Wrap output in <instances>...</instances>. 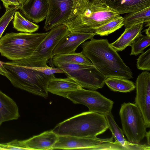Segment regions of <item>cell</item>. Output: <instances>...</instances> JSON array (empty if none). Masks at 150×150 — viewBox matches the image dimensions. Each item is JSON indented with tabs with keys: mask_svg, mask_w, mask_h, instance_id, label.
I'll list each match as a JSON object with an SVG mask.
<instances>
[{
	"mask_svg": "<svg viewBox=\"0 0 150 150\" xmlns=\"http://www.w3.org/2000/svg\"><path fill=\"white\" fill-rule=\"evenodd\" d=\"M113 137L101 139L96 137H81L60 136L53 149H82L89 150L93 147L107 142H113Z\"/></svg>",
	"mask_w": 150,
	"mask_h": 150,
	"instance_id": "7c38bea8",
	"label": "cell"
},
{
	"mask_svg": "<svg viewBox=\"0 0 150 150\" xmlns=\"http://www.w3.org/2000/svg\"><path fill=\"white\" fill-rule=\"evenodd\" d=\"M122 130L128 141L139 144L145 137L147 127L141 112L137 105L123 103L119 112Z\"/></svg>",
	"mask_w": 150,
	"mask_h": 150,
	"instance_id": "52a82bcc",
	"label": "cell"
},
{
	"mask_svg": "<svg viewBox=\"0 0 150 150\" xmlns=\"http://www.w3.org/2000/svg\"><path fill=\"white\" fill-rule=\"evenodd\" d=\"M123 18L124 25L125 28L141 23H150V7L127 13Z\"/></svg>",
	"mask_w": 150,
	"mask_h": 150,
	"instance_id": "44dd1931",
	"label": "cell"
},
{
	"mask_svg": "<svg viewBox=\"0 0 150 150\" xmlns=\"http://www.w3.org/2000/svg\"><path fill=\"white\" fill-rule=\"evenodd\" d=\"M1 5H0V9H1Z\"/></svg>",
	"mask_w": 150,
	"mask_h": 150,
	"instance_id": "8d00e7d4",
	"label": "cell"
},
{
	"mask_svg": "<svg viewBox=\"0 0 150 150\" xmlns=\"http://www.w3.org/2000/svg\"><path fill=\"white\" fill-rule=\"evenodd\" d=\"M82 52L93 65L106 77L132 78L131 69L124 63L107 39H96L81 44Z\"/></svg>",
	"mask_w": 150,
	"mask_h": 150,
	"instance_id": "7a4b0ae2",
	"label": "cell"
},
{
	"mask_svg": "<svg viewBox=\"0 0 150 150\" xmlns=\"http://www.w3.org/2000/svg\"><path fill=\"white\" fill-rule=\"evenodd\" d=\"M30 67L33 70L40 72L49 76L57 73H64V71L60 68L49 67L47 66L42 67Z\"/></svg>",
	"mask_w": 150,
	"mask_h": 150,
	"instance_id": "4dcf8cb0",
	"label": "cell"
},
{
	"mask_svg": "<svg viewBox=\"0 0 150 150\" xmlns=\"http://www.w3.org/2000/svg\"><path fill=\"white\" fill-rule=\"evenodd\" d=\"M123 25V18L119 15L115 18L96 29L94 33L96 35L107 36L120 28Z\"/></svg>",
	"mask_w": 150,
	"mask_h": 150,
	"instance_id": "d4e9b609",
	"label": "cell"
},
{
	"mask_svg": "<svg viewBox=\"0 0 150 150\" xmlns=\"http://www.w3.org/2000/svg\"><path fill=\"white\" fill-rule=\"evenodd\" d=\"M135 104L142 114L146 126L150 127V73L146 71L138 76L136 82Z\"/></svg>",
	"mask_w": 150,
	"mask_h": 150,
	"instance_id": "30bf717a",
	"label": "cell"
},
{
	"mask_svg": "<svg viewBox=\"0 0 150 150\" xmlns=\"http://www.w3.org/2000/svg\"><path fill=\"white\" fill-rule=\"evenodd\" d=\"M89 150H121L125 149L118 141L107 142L91 148Z\"/></svg>",
	"mask_w": 150,
	"mask_h": 150,
	"instance_id": "f1b7e54d",
	"label": "cell"
},
{
	"mask_svg": "<svg viewBox=\"0 0 150 150\" xmlns=\"http://www.w3.org/2000/svg\"><path fill=\"white\" fill-rule=\"evenodd\" d=\"M68 98L75 104L87 107L89 111L105 115L111 112L114 102L95 90L83 88L69 93Z\"/></svg>",
	"mask_w": 150,
	"mask_h": 150,
	"instance_id": "9c48e42d",
	"label": "cell"
},
{
	"mask_svg": "<svg viewBox=\"0 0 150 150\" xmlns=\"http://www.w3.org/2000/svg\"><path fill=\"white\" fill-rule=\"evenodd\" d=\"M59 136L52 130L20 142L22 146L28 150H52Z\"/></svg>",
	"mask_w": 150,
	"mask_h": 150,
	"instance_id": "9a60e30c",
	"label": "cell"
},
{
	"mask_svg": "<svg viewBox=\"0 0 150 150\" xmlns=\"http://www.w3.org/2000/svg\"><path fill=\"white\" fill-rule=\"evenodd\" d=\"M48 8V0H28L19 9L28 20L38 23L45 19Z\"/></svg>",
	"mask_w": 150,
	"mask_h": 150,
	"instance_id": "5bb4252c",
	"label": "cell"
},
{
	"mask_svg": "<svg viewBox=\"0 0 150 150\" xmlns=\"http://www.w3.org/2000/svg\"><path fill=\"white\" fill-rule=\"evenodd\" d=\"M6 9L8 8L9 6H16L20 8L21 4L19 0H1Z\"/></svg>",
	"mask_w": 150,
	"mask_h": 150,
	"instance_id": "1f68e13d",
	"label": "cell"
},
{
	"mask_svg": "<svg viewBox=\"0 0 150 150\" xmlns=\"http://www.w3.org/2000/svg\"><path fill=\"white\" fill-rule=\"evenodd\" d=\"M150 25L148 26V28L146 29L145 30V33L146 34V35L150 36Z\"/></svg>",
	"mask_w": 150,
	"mask_h": 150,
	"instance_id": "e575fe53",
	"label": "cell"
},
{
	"mask_svg": "<svg viewBox=\"0 0 150 150\" xmlns=\"http://www.w3.org/2000/svg\"><path fill=\"white\" fill-rule=\"evenodd\" d=\"M108 129L105 115L88 111L58 124L52 131L59 136L86 137H96Z\"/></svg>",
	"mask_w": 150,
	"mask_h": 150,
	"instance_id": "277c9868",
	"label": "cell"
},
{
	"mask_svg": "<svg viewBox=\"0 0 150 150\" xmlns=\"http://www.w3.org/2000/svg\"><path fill=\"white\" fill-rule=\"evenodd\" d=\"M150 45V36L140 34L133 41L131 47L130 55L137 56L143 52V50Z\"/></svg>",
	"mask_w": 150,
	"mask_h": 150,
	"instance_id": "484cf974",
	"label": "cell"
},
{
	"mask_svg": "<svg viewBox=\"0 0 150 150\" xmlns=\"http://www.w3.org/2000/svg\"><path fill=\"white\" fill-rule=\"evenodd\" d=\"M19 109L16 103L0 91V126L3 122L17 119Z\"/></svg>",
	"mask_w": 150,
	"mask_h": 150,
	"instance_id": "d6986e66",
	"label": "cell"
},
{
	"mask_svg": "<svg viewBox=\"0 0 150 150\" xmlns=\"http://www.w3.org/2000/svg\"><path fill=\"white\" fill-rule=\"evenodd\" d=\"M28 0H19L21 4V6L23 5Z\"/></svg>",
	"mask_w": 150,
	"mask_h": 150,
	"instance_id": "d590c367",
	"label": "cell"
},
{
	"mask_svg": "<svg viewBox=\"0 0 150 150\" xmlns=\"http://www.w3.org/2000/svg\"><path fill=\"white\" fill-rule=\"evenodd\" d=\"M108 129L112 132V136L119 142L126 150H150V146L146 144L131 143L125 138L122 130L116 123L111 112L105 115Z\"/></svg>",
	"mask_w": 150,
	"mask_h": 150,
	"instance_id": "e0dca14e",
	"label": "cell"
},
{
	"mask_svg": "<svg viewBox=\"0 0 150 150\" xmlns=\"http://www.w3.org/2000/svg\"><path fill=\"white\" fill-rule=\"evenodd\" d=\"M150 131H149L148 132H146L145 137H146V138L147 141V144L149 146L150 145Z\"/></svg>",
	"mask_w": 150,
	"mask_h": 150,
	"instance_id": "836d02e7",
	"label": "cell"
},
{
	"mask_svg": "<svg viewBox=\"0 0 150 150\" xmlns=\"http://www.w3.org/2000/svg\"><path fill=\"white\" fill-rule=\"evenodd\" d=\"M137 67L141 70H150V49L143 52L137 59Z\"/></svg>",
	"mask_w": 150,
	"mask_h": 150,
	"instance_id": "83f0119b",
	"label": "cell"
},
{
	"mask_svg": "<svg viewBox=\"0 0 150 150\" xmlns=\"http://www.w3.org/2000/svg\"><path fill=\"white\" fill-rule=\"evenodd\" d=\"M94 33L70 32L59 41L53 50L52 57L58 54L75 52L78 47L88 39L93 38Z\"/></svg>",
	"mask_w": 150,
	"mask_h": 150,
	"instance_id": "4fadbf2b",
	"label": "cell"
},
{
	"mask_svg": "<svg viewBox=\"0 0 150 150\" xmlns=\"http://www.w3.org/2000/svg\"><path fill=\"white\" fill-rule=\"evenodd\" d=\"M13 22V28L18 31L33 33L37 31L39 26L24 18L18 11H16Z\"/></svg>",
	"mask_w": 150,
	"mask_h": 150,
	"instance_id": "cb8c5ba5",
	"label": "cell"
},
{
	"mask_svg": "<svg viewBox=\"0 0 150 150\" xmlns=\"http://www.w3.org/2000/svg\"><path fill=\"white\" fill-rule=\"evenodd\" d=\"M3 62L0 61V74L4 76L8 73V71L4 67Z\"/></svg>",
	"mask_w": 150,
	"mask_h": 150,
	"instance_id": "d6a6232c",
	"label": "cell"
},
{
	"mask_svg": "<svg viewBox=\"0 0 150 150\" xmlns=\"http://www.w3.org/2000/svg\"><path fill=\"white\" fill-rule=\"evenodd\" d=\"M0 150H28L21 144L20 141L15 139L9 142L0 144Z\"/></svg>",
	"mask_w": 150,
	"mask_h": 150,
	"instance_id": "f546056e",
	"label": "cell"
},
{
	"mask_svg": "<svg viewBox=\"0 0 150 150\" xmlns=\"http://www.w3.org/2000/svg\"><path fill=\"white\" fill-rule=\"evenodd\" d=\"M105 83L113 91L123 93L130 92L135 88L134 83L127 79L117 77H107Z\"/></svg>",
	"mask_w": 150,
	"mask_h": 150,
	"instance_id": "7402d4cb",
	"label": "cell"
},
{
	"mask_svg": "<svg viewBox=\"0 0 150 150\" xmlns=\"http://www.w3.org/2000/svg\"><path fill=\"white\" fill-rule=\"evenodd\" d=\"M52 59L53 64L67 62L83 65H93L91 61L83 54L82 52L68 54L56 55Z\"/></svg>",
	"mask_w": 150,
	"mask_h": 150,
	"instance_id": "603a6c76",
	"label": "cell"
},
{
	"mask_svg": "<svg viewBox=\"0 0 150 150\" xmlns=\"http://www.w3.org/2000/svg\"><path fill=\"white\" fill-rule=\"evenodd\" d=\"M144 23L133 25L125 29L120 37L114 42L110 44L117 52L121 51L130 46L134 40L141 33Z\"/></svg>",
	"mask_w": 150,
	"mask_h": 150,
	"instance_id": "ffe728a7",
	"label": "cell"
},
{
	"mask_svg": "<svg viewBox=\"0 0 150 150\" xmlns=\"http://www.w3.org/2000/svg\"><path fill=\"white\" fill-rule=\"evenodd\" d=\"M3 64L8 71L4 76L14 86L45 98L48 97L47 88L51 75L33 70L21 60Z\"/></svg>",
	"mask_w": 150,
	"mask_h": 150,
	"instance_id": "3957f363",
	"label": "cell"
},
{
	"mask_svg": "<svg viewBox=\"0 0 150 150\" xmlns=\"http://www.w3.org/2000/svg\"><path fill=\"white\" fill-rule=\"evenodd\" d=\"M49 8L44 28L47 31L64 24L71 13L74 0H48Z\"/></svg>",
	"mask_w": 150,
	"mask_h": 150,
	"instance_id": "8fae6325",
	"label": "cell"
},
{
	"mask_svg": "<svg viewBox=\"0 0 150 150\" xmlns=\"http://www.w3.org/2000/svg\"><path fill=\"white\" fill-rule=\"evenodd\" d=\"M19 8L11 6L6 9L4 14L0 18V39L5 29L13 18L15 12Z\"/></svg>",
	"mask_w": 150,
	"mask_h": 150,
	"instance_id": "4316f807",
	"label": "cell"
},
{
	"mask_svg": "<svg viewBox=\"0 0 150 150\" xmlns=\"http://www.w3.org/2000/svg\"><path fill=\"white\" fill-rule=\"evenodd\" d=\"M119 15L138 11L150 7V0H106Z\"/></svg>",
	"mask_w": 150,
	"mask_h": 150,
	"instance_id": "ac0fdd59",
	"label": "cell"
},
{
	"mask_svg": "<svg viewBox=\"0 0 150 150\" xmlns=\"http://www.w3.org/2000/svg\"><path fill=\"white\" fill-rule=\"evenodd\" d=\"M119 15L106 0H74L71 13L64 24L70 32L94 33L96 29Z\"/></svg>",
	"mask_w": 150,
	"mask_h": 150,
	"instance_id": "6da1fadb",
	"label": "cell"
},
{
	"mask_svg": "<svg viewBox=\"0 0 150 150\" xmlns=\"http://www.w3.org/2000/svg\"><path fill=\"white\" fill-rule=\"evenodd\" d=\"M82 88L70 78H57L53 74L50 76L47 90L48 92L67 98L69 93Z\"/></svg>",
	"mask_w": 150,
	"mask_h": 150,
	"instance_id": "2e32d148",
	"label": "cell"
},
{
	"mask_svg": "<svg viewBox=\"0 0 150 150\" xmlns=\"http://www.w3.org/2000/svg\"><path fill=\"white\" fill-rule=\"evenodd\" d=\"M62 70L70 78L82 88L96 90L103 88L106 77L93 65H83L67 62L53 64Z\"/></svg>",
	"mask_w": 150,
	"mask_h": 150,
	"instance_id": "8992f818",
	"label": "cell"
},
{
	"mask_svg": "<svg viewBox=\"0 0 150 150\" xmlns=\"http://www.w3.org/2000/svg\"><path fill=\"white\" fill-rule=\"evenodd\" d=\"M49 33H6L0 39V53L12 61L29 58Z\"/></svg>",
	"mask_w": 150,
	"mask_h": 150,
	"instance_id": "5b68a950",
	"label": "cell"
},
{
	"mask_svg": "<svg viewBox=\"0 0 150 150\" xmlns=\"http://www.w3.org/2000/svg\"><path fill=\"white\" fill-rule=\"evenodd\" d=\"M67 26L61 24L52 28L38 46L32 56L21 60L26 66L42 67L47 66L48 60L52 58V52L60 40L70 33Z\"/></svg>",
	"mask_w": 150,
	"mask_h": 150,
	"instance_id": "ba28073f",
	"label": "cell"
}]
</instances>
